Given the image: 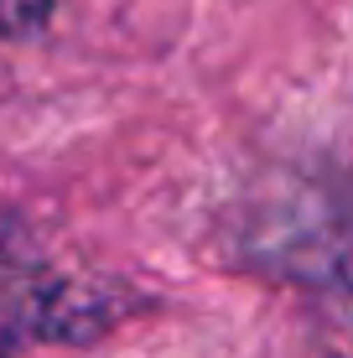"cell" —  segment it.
Segmentation results:
<instances>
[{
    "label": "cell",
    "mask_w": 353,
    "mask_h": 358,
    "mask_svg": "<svg viewBox=\"0 0 353 358\" xmlns=\"http://www.w3.org/2000/svg\"><path fill=\"white\" fill-rule=\"evenodd\" d=\"M63 0H0V42H42Z\"/></svg>",
    "instance_id": "3"
},
{
    "label": "cell",
    "mask_w": 353,
    "mask_h": 358,
    "mask_svg": "<svg viewBox=\"0 0 353 358\" xmlns=\"http://www.w3.org/2000/svg\"><path fill=\"white\" fill-rule=\"evenodd\" d=\"M156 306L161 301L136 280L68 270L27 213L0 208V358H21L27 348H94Z\"/></svg>",
    "instance_id": "2"
},
{
    "label": "cell",
    "mask_w": 353,
    "mask_h": 358,
    "mask_svg": "<svg viewBox=\"0 0 353 358\" xmlns=\"http://www.w3.org/2000/svg\"><path fill=\"white\" fill-rule=\"evenodd\" d=\"M213 234L239 275L301 296L322 358H353V171L343 162L322 151L254 162Z\"/></svg>",
    "instance_id": "1"
}]
</instances>
